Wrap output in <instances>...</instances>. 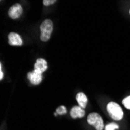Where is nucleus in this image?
Segmentation results:
<instances>
[{
	"label": "nucleus",
	"instance_id": "2eb2a0df",
	"mask_svg": "<svg viewBox=\"0 0 130 130\" xmlns=\"http://www.w3.org/2000/svg\"><path fill=\"white\" fill-rule=\"evenodd\" d=\"M129 13H130V10H129Z\"/></svg>",
	"mask_w": 130,
	"mask_h": 130
},
{
	"label": "nucleus",
	"instance_id": "f03ea898",
	"mask_svg": "<svg viewBox=\"0 0 130 130\" xmlns=\"http://www.w3.org/2000/svg\"><path fill=\"white\" fill-rule=\"evenodd\" d=\"M107 110L114 120L119 121L123 118V111L120 106L115 102H110L107 105Z\"/></svg>",
	"mask_w": 130,
	"mask_h": 130
},
{
	"label": "nucleus",
	"instance_id": "ddd939ff",
	"mask_svg": "<svg viewBox=\"0 0 130 130\" xmlns=\"http://www.w3.org/2000/svg\"><path fill=\"white\" fill-rule=\"evenodd\" d=\"M55 2H56V0H43V4L46 6H48L52 5Z\"/></svg>",
	"mask_w": 130,
	"mask_h": 130
},
{
	"label": "nucleus",
	"instance_id": "6e6552de",
	"mask_svg": "<svg viewBox=\"0 0 130 130\" xmlns=\"http://www.w3.org/2000/svg\"><path fill=\"white\" fill-rule=\"evenodd\" d=\"M85 115V111L80 106H74L71 109L70 115L73 119H76V118H83Z\"/></svg>",
	"mask_w": 130,
	"mask_h": 130
},
{
	"label": "nucleus",
	"instance_id": "423d86ee",
	"mask_svg": "<svg viewBox=\"0 0 130 130\" xmlns=\"http://www.w3.org/2000/svg\"><path fill=\"white\" fill-rule=\"evenodd\" d=\"M9 44L12 46H20L23 44V41L20 35L17 33L11 32L8 36Z\"/></svg>",
	"mask_w": 130,
	"mask_h": 130
},
{
	"label": "nucleus",
	"instance_id": "9d476101",
	"mask_svg": "<svg viewBox=\"0 0 130 130\" xmlns=\"http://www.w3.org/2000/svg\"><path fill=\"white\" fill-rule=\"evenodd\" d=\"M118 128H119V125L115 122L109 123L105 126V130H116Z\"/></svg>",
	"mask_w": 130,
	"mask_h": 130
},
{
	"label": "nucleus",
	"instance_id": "1a4fd4ad",
	"mask_svg": "<svg viewBox=\"0 0 130 130\" xmlns=\"http://www.w3.org/2000/svg\"><path fill=\"white\" fill-rule=\"evenodd\" d=\"M76 101L79 104V105L82 108H85L87 107V97L85 95L84 93H77V95L76 97Z\"/></svg>",
	"mask_w": 130,
	"mask_h": 130
},
{
	"label": "nucleus",
	"instance_id": "39448f33",
	"mask_svg": "<svg viewBox=\"0 0 130 130\" xmlns=\"http://www.w3.org/2000/svg\"><path fill=\"white\" fill-rule=\"evenodd\" d=\"M27 78L34 85H38L42 81V73L38 70H34L27 73Z\"/></svg>",
	"mask_w": 130,
	"mask_h": 130
},
{
	"label": "nucleus",
	"instance_id": "4468645a",
	"mask_svg": "<svg viewBox=\"0 0 130 130\" xmlns=\"http://www.w3.org/2000/svg\"><path fill=\"white\" fill-rule=\"evenodd\" d=\"M3 79V70H2V65L0 66V79Z\"/></svg>",
	"mask_w": 130,
	"mask_h": 130
},
{
	"label": "nucleus",
	"instance_id": "9b49d317",
	"mask_svg": "<svg viewBox=\"0 0 130 130\" xmlns=\"http://www.w3.org/2000/svg\"><path fill=\"white\" fill-rule=\"evenodd\" d=\"M66 113V109L64 106H60L59 108H58L56 109V113L55 114V115H56L57 114H59V115H63Z\"/></svg>",
	"mask_w": 130,
	"mask_h": 130
},
{
	"label": "nucleus",
	"instance_id": "f8f14e48",
	"mask_svg": "<svg viewBox=\"0 0 130 130\" xmlns=\"http://www.w3.org/2000/svg\"><path fill=\"white\" fill-rule=\"evenodd\" d=\"M122 103H123L124 106H125V107L127 109H129V110H130V96L125 98V99H123Z\"/></svg>",
	"mask_w": 130,
	"mask_h": 130
},
{
	"label": "nucleus",
	"instance_id": "0eeeda50",
	"mask_svg": "<svg viewBox=\"0 0 130 130\" xmlns=\"http://www.w3.org/2000/svg\"><path fill=\"white\" fill-rule=\"evenodd\" d=\"M48 69V63L44 58H38L34 64V69L39 71L40 73H44Z\"/></svg>",
	"mask_w": 130,
	"mask_h": 130
},
{
	"label": "nucleus",
	"instance_id": "7ed1b4c3",
	"mask_svg": "<svg viewBox=\"0 0 130 130\" xmlns=\"http://www.w3.org/2000/svg\"><path fill=\"white\" fill-rule=\"evenodd\" d=\"M87 122L95 127L97 130H103L104 128L101 116L98 113H91L87 117Z\"/></svg>",
	"mask_w": 130,
	"mask_h": 130
},
{
	"label": "nucleus",
	"instance_id": "f257e3e1",
	"mask_svg": "<svg viewBox=\"0 0 130 130\" xmlns=\"http://www.w3.org/2000/svg\"><path fill=\"white\" fill-rule=\"evenodd\" d=\"M41 34V40L42 41H48L50 38L51 34L53 30V23L51 20L47 19L42 22L40 27Z\"/></svg>",
	"mask_w": 130,
	"mask_h": 130
},
{
	"label": "nucleus",
	"instance_id": "20e7f679",
	"mask_svg": "<svg viewBox=\"0 0 130 130\" xmlns=\"http://www.w3.org/2000/svg\"><path fill=\"white\" fill-rule=\"evenodd\" d=\"M23 13V8L20 4L17 3L13 6H12L8 12L9 17L12 19H17L19 18L21 14Z\"/></svg>",
	"mask_w": 130,
	"mask_h": 130
}]
</instances>
